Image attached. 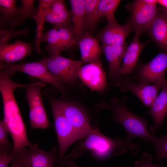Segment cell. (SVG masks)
Masks as SVG:
<instances>
[{
	"label": "cell",
	"instance_id": "obj_1",
	"mask_svg": "<svg viewBox=\"0 0 167 167\" xmlns=\"http://www.w3.org/2000/svg\"><path fill=\"white\" fill-rule=\"evenodd\" d=\"M6 72L0 71V91L2 98L4 118L13 143V153H18L24 148L34 145L29 140L26 127L15 100L14 92L18 88H26L27 84L12 81Z\"/></svg>",
	"mask_w": 167,
	"mask_h": 167
},
{
	"label": "cell",
	"instance_id": "obj_2",
	"mask_svg": "<svg viewBox=\"0 0 167 167\" xmlns=\"http://www.w3.org/2000/svg\"><path fill=\"white\" fill-rule=\"evenodd\" d=\"M84 139L75 145L71 153L76 158L87 151H90L95 157L100 159L123 154L128 148L133 155L139 151L138 145L128 143L122 139L107 137L96 126Z\"/></svg>",
	"mask_w": 167,
	"mask_h": 167
},
{
	"label": "cell",
	"instance_id": "obj_3",
	"mask_svg": "<svg viewBox=\"0 0 167 167\" xmlns=\"http://www.w3.org/2000/svg\"><path fill=\"white\" fill-rule=\"evenodd\" d=\"M127 98L126 96L122 99L114 97L109 101L102 100L100 106L103 109L110 110L112 113L111 120L120 124L124 129L127 135V143H131L133 139L139 137L152 143L156 137L148 131L147 121L135 114L128 109L126 105Z\"/></svg>",
	"mask_w": 167,
	"mask_h": 167
},
{
	"label": "cell",
	"instance_id": "obj_4",
	"mask_svg": "<svg viewBox=\"0 0 167 167\" xmlns=\"http://www.w3.org/2000/svg\"><path fill=\"white\" fill-rule=\"evenodd\" d=\"M53 114L55 131L58 145V162L61 167L62 160L68 148L76 141L83 138L77 133L64 114L58 99L50 101Z\"/></svg>",
	"mask_w": 167,
	"mask_h": 167
},
{
	"label": "cell",
	"instance_id": "obj_5",
	"mask_svg": "<svg viewBox=\"0 0 167 167\" xmlns=\"http://www.w3.org/2000/svg\"><path fill=\"white\" fill-rule=\"evenodd\" d=\"M48 69L56 79L65 86L75 84L78 78L77 71L83 63L59 55L43 58L40 61Z\"/></svg>",
	"mask_w": 167,
	"mask_h": 167
},
{
	"label": "cell",
	"instance_id": "obj_6",
	"mask_svg": "<svg viewBox=\"0 0 167 167\" xmlns=\"http://www.w3.org/2000/svg\"><path fill=\"white\" fill-rule=\"evenodd\" d=\"M0 69L4 70L10 78L17 72H21L38 79L44 83H48L56 88L63 97L66 90L65 86L60 83L54 77L47 67L41 62L12 63L8 64L0 63Z\"/></svg>",
	"mask_w": 167,
	"mask_h": 167
},
{
	"label": "cell",
	"instance_id": "obj_7",
	"mask_svg": "<svg viewBox=\"0 0 167 167\" xmlns=\"http://www.w3.org/2000/svg\"><path fill=\"white\" fill-rule=\"evenodd\" d=\"M45 86V83L41 81L28 84L26 88L32 129H44L50 126L41 96L42 89Z\"/></svg>",
	"mask_w": 167,
	"mask_h": 167
},
{
	"label": "cell",
	"instance_id": "obj_8",
	"mask_svg": "<svg viewBox=\"0 0 167 167\" xmlns=\"http://www.w3.org/2000/svg\"><path fill=\"white\" fill-rule=\"evenodd\" d=\"M167 69V52L159 53L151 61L140 65L132 76L138 83L150 85L156 83H165Z\"/></svg>",
	"mask_w": 167,
	"mask_h": 167
},
{
	"label": "cell",
	"instance_id": "obj_9",
	"mask_svg": "<svg viewBox=\"0 0 167 167\" xmlns=\"http://www.w3.org/2000/svg\"><path fill=\"white\" fill-rule=\"evenodd\" d=\"M62 110L67 120L83 139L93 130L85 110L74 102L58 99Z\"/></svg>",
	"mask_w": 167,
	"mask_h": 167
},
{
	"label": "cell",
	"instance_id": "obj_10",
	"mask_svg": "<svg viewBox=\"0 0 167 167\" xmlns=\"http://www.w3.org/2000/svg\"><path fill=\"white\" fill-rule=\"evenodd\" d=\"M24 148L17 154L25 167H54L58 162V148L54 147L49 151L42 150L37 144Z\"/></svg>",
	"mask_w": 167,
	"mask_h": 167
},
{
	"label": "cell",
	"instance_id": "obj_11",
	"mask_svg": "<svg viewBox=\"0 0 167 167\" xmlns=\"http://www.w3.org/2000/svg\"><path fill=\"white\" fill-rule=\"evenodd\" d=\"M77 76L92 91L101 92L106 88V73L101 62L82 66L78 71Z\"/></svg>",
	"mask_w": 167,
	"mask_h": 167
},
{
	"label": "cell",
	"instance_id": "obj_12",
	"mask_svg": "<svg viewBox=\"0 0 167 167\" xmlns=\"http://www.w3.org/2000/svg\"><path fill=\"white\" fill-rule=\"evenodd\" d=\"M102 53L105 55L108 64V78L110 84L119 86L125 77L121 74V62L123 60L127 46L123 45H102Z\"/></svg>",
	"mask_w": 167,
	"mask_h": 167
},
{
	"label": "cell",
	"instance_id": "obj_13",
	"mask_svg": "<svg viewBox=\"0 0 167 167\" xmlns=\"http://www.w3.org/2000/svg\"><path fill=\"white\" fill-rule=\"evenodd\" d=\"M164 84H141L135 83L128 77H125L118 87L122 92L129 91L132 93L144 105L150 108L158 95L159 90Z\"/></svg>",
	"mask_w": 167,
	"mask_h": 167
},
{
	"label": "cell",
	"instance_id": "obj_14",
	"mask_svg": "<svg viewBox=\"0 0 167 167\" xmlns=\"http://www.w3.org/2000/svg\"><path fill=\"white\" fill-rule=\"evenodd\" d=\"M157 12L156 5L147 4L143 0L135 1L132 9V29L140 33L148 28Z\"/></svg>",
	"mask_w": 167,
	"mask_h": 167
},
{
	"label": "cell",
	"instance_id": "obj_15",
	"mask_svg": "<svg viewBox=\"0 0 167 167\" xmlns=\"http://www.w3.org/2000/svg\"><path fill=\"white\" fill-rule=\"evenodd\" d=\"M132 29L130 22L121 25L115 19L108 21L106 25L100 32L97 37L102 45H123Z\"/></svg>",
	"mask_w": 167,
	"mask_h": 167
},
{
	"label": "cell",
	"instance_id": "obj_16",
	"mask_svg": "<svg viewBox=\"0 0 167 167\" xmlns=\"http://www.w3.org/2000/svg\"><path fill=\"white\" fill-rule=\"evenodd\" d=\"M71 22V12L66 8L64 1L52 0L47 10L45 22L58 28L70 25Z\"/></svg>",
	"mask_w": 167,
	"mask_h": 167
},
{
	"label": "cell",
	"instance_id": "obj_17",
	"mask_svg": "<svg viewBox=\"0 0 167 167\" xmlns=\"http://www.w3.org/2000/svg\"><path fill=\"white\" fill-rule=\"evenodd\" d=\"M32 51L30 44L18 40L0 47L1 63L5 64L13 63L30 55Z\"/></svg>",
	"mask_w": 167,
	"mask_h": 167
},
{
	"label": "cell",
	"instance_id": "obj_18",
	"mask_svg": "<svg viewBox=\"0 0 167 167\" xmlns=\"http://www.w3.org/2000/svg\"><path fill=\"white\" fill-rule=\"evenodd\" d=\"M81 55L82 62L89 63L101 62L100 56L102 53V47L98 41L88 31L78 42Z\"/></svg>",
	"mask_w": 167,
	"mask_h": 167
},
{
	"label": "cell",
	"instance_id": "obj_19",
	"mask_svg": "<svg viewBox=\"0 0 167 167\" xmlns=\"http://www.w3.org/2000/svg\"><path fill=\"white\" fill-rule=\"evenodd\" d=\"M149 109L148 113L154 122L150 129L155 132L161 126L167 114V81L162 86L161 92Z\"/></svg>",
	"mask_w": 167,
	"mask_h": 167
},
{
	"label": "cell",
	"instance_id": "obj_20",
	"mask_svg": "<svg viewBox=\"0 0 167 167\" xmlns=\"http://www.w3.org/2000/svg\"><path fill=\"white\" fill-rule=\"evenodd\" d=\"M140 34L139 32H136L132 42L127 47L125 52L121 70V74L124 77L134 73L140 53L148 42H140L139 39Z\"/></svg>",
	"mask_w": 167,
	"mask_h": 167
},
{
	"label": "cell",
	"instance_id": "obj_21",
	"mask_svg": "<svg viewBox=\"0 0 167 167\" xmlns=\"http://www.w3.org/2000/svg\"><path fill=\"white\" fill-rule=\"evenodd\" d=\"M71 22L77 44L87 32L83 0H70Z\"/></svg>",
	"mask_w": 167,
	"mask_h": 167
},
{
	"label": "cell",
	"instance_id": "obj_22",
	"mask_svg": "<svg viewBox=\"0 0 167 167\" xmlns=\"http://www.w3.org/2000/svg\"><path fill=\"white\" fill-rule=\"evenodd\" d=\"M148 29L152 40L167 51V18L164 14H158Z\"/></svg>",
	"mask_w": 167,
	"mask_h": 167
},
{
	"label": "cell",
	"instance_id": "obj_23",
	"mask_svg": "<svg viewBox=\"0 0 167 167\" xmlns=\"http://www.w3.org/2000/svg\"><path fill=\"white\" fill-rule=\"evenodd\" d=\"M40 41L47 43L45 50L50 56L59 55L63 51L66 50L58 29L55 27L43 34Z\"/></svg>",
	"mask_w": 167,
	"mask_h": 167
},
{
	"label": "cell",
	"instance_id": "obj_24",
	"mask_svg": "<svg viewBox=\"0 0 167 167\" xmlns=\"http://www.w3.org/2000/svg\"><path fill=\"white\" fill-rule=\"evenodd\" d=\"M20 9L16 6L15 0H0V26L9 25L11 30L19 17Z\"/></svg>",
	"mask_w": 167,
	"mask_h": 167
},
{
	"label": "cell",
	"instance_id": "obj_25",
	"mask_svg": "<svg viewBox=\"0 0 167 167\" xmlns=\"http://www.w3.org/2000/svg\"><path fill=\"white\" fill-rule=\"evenodd\" d=\"M52 0H40L38 11L33 18L35 19L36 25V36L35 41V48L36 52L41 54V39L43 35L44 24L47 8Z\"/></svg>",
	"mask_w": 167,
	"mask_h": 167
},
{
	"label": "cell",
	"instance_id": "obj_26",
	"mask_svg": "<svg viewBox=\"0 0 167 167\" xmlns=\"http://www.w3.org/2000/svg\"><path fill=\"white\" fill-rule=\"evenodd\" d=\"M99 0H83L86 31L92 32L100 19L97 7Z\"/></svg>",
	"mask_w": 167,
	"mask_h": 167
},
{
	"label": "cell",
	"instance_id": "obj_27",
	"mask_svg": "<svg viewBox=\"0 0 167 167\" xmlns=\"http://www.w3.org/2000/svg\"><path fill=\"white\" fill-rule=\"evenodd\" d=\"M120 2L119 0H99L97 7L99 18L106 17L108 21L115 20L114 13Z\"/></svg>",
	"mask_w": 167,
	"mask_h": 167
},
{
	"label": "cell",
	"instance_id": "obj_28",
	"mask_svg": "<svg viewBox=\"0 0 167 167\" xmlns=\"http://www.w3.org/2000/svg\"><path fill=\"white\" fill-rule=\"evenodd\" d=\"M34 0H22V6L20 7V12L17 20L13 24L11 30L20 25L25 20L30 17H32L37 13L38 9L34 6Z\"/></svg>",
	"mask_w": 167,
	"mask_h": 167
},
{
	"label": "cell",
	"instance_id": "obj_29",
	"mask_svg": "<svg viewBox=\"0 0 167 167\" xmlns=\"http://www.w3.org/2000/svg\"><path fill=\"white\" fill-rule=\"evenodd\" d=\"M29 29L28 28L18 30L0 28V47L8 44V42L13 38L22 35H26L29 33Z\"/></svg>",
	"mask_w": 167,
	"mask_h": 167
},
{
	"label": "cell",
	"instance_id": "obj_30",
	"mask_svg": "<svg viewBox=\"0 0 167 167\" xmlns=\"http://www.w3.org/2000/svg\"><path fill=\"white\" fill-rule=\"evenodd\" d=\"M151 144L156 150L155 157L157 162L167 159V135L156 137V140Z\"/></svg>",
	"mask_w": 167,
	"mask_h": 167
},
{
	"label": "cell",
	"instance_id": "obj_31",
	"mask_svg": "<svg viewBox=\"0 0 167 167\" xmlns=\"http://www.w3.org/2000/svg\"><path fill=\"white\" fill-rule=\"evenodd\" d=\"M15 156L13 147L0 148V167H8L9 164L13 161Z\"/></svg>",
	"mask_w": 167,
	"mask_h": 167
},
{
	"label": "cell",
	"instance_id": "obj_32",
	"mask_svg": "<svg viewBox=\"0 0 167 167\" xmlns=\"http://www.w3.org/2000/svg\"><path fill=\"white\" fill-rule=\"evenodd\" d=\"M9 133L8 128L3 121L0 122V148H9L13 147L8 141L7 135Z\"/></svg>",
	"mask_w": 167,
	"mask_h": 167
},
{
	"label": "cell",
	"instance_id": "obj_33",
	"mask_svg": "<svg viewBox=\"0 0 167 167\" xmlns=\"http://www.w3.org/2000/svg\"><path fill=\"white\" fill-rule=\"evenodd\" d=\"M152 158L151 156L146 152H143L140 160L135 161L136 167H161L152 164Z\"/></svg>",
	"mask_w": 167,
	"mask_h": 167
},
{
	"label": "cell",
	"instance_id": "obj_34",
	"mask_svg": "<svg viewBox=\"0 0 167 167\" xmlns=\"http://www.w3.org/2000/svg\"><path fill=\"white\" fill-rule=\"evenodd\" d=\"M76 158L71 153L64 156L62 162V165L66 167H79L76 164L75 160Z\"/></svg>",
	"mask_w": 167,
	"mask_h": 167
},
{
	"label": "cell",
	"instance_id": "obj_35",
	"mask_svg": "<svg viewBox=\"0 0 167 167\" xmlns=\"http://www.w3.org/2000/svg\"><path fill=\"white\" fill-rule=\"evenodd\" d=\"M10 167H25L18 154L15 155L14 158Z\"/></svg>",
	"mask_w": 167,
	"mask_h": 167
},
{
	"label": "cell",
	"instance_id": "obj_36",
	"mask_svg": "<svg viewBox=\"0 0 167 167\" xmlns=\"http://www.w3.org/2000/svg\"><path fill=\"white\" fill-rule=\"evenodd\" d=\"M157 2L165 8L167 7V0H158Z\"/></svg>",
	"mask_w": 167,
	"mask_h": 167
},
{
	"label": "cell",
	"instance_id": "obj_37",
	"mask_svg": "<svg viewBox=\"0 0 167 167\" xmlns=\"http://www.w3.org/2000/svg\"><path fill=\"white\" fill-rule=\"evenodd\" d=\"M167 18V7L165 8L164 13H163Z\"/></svg>",
	"mask_w": 167,
	"mask_h": 167
}]
</instances>
